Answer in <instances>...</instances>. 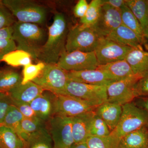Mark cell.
Here are the masks:
<instances>
[{
  "mask_svg": "<svg viewBox=\"0 0 148 148\" xmlns=\"http://www.w3.org/2000/svg\"><path fill=\"white\" fill-rule=\"evenodd\" d=\"M103 38L92 27L78 25L72 28L67 35L66 51H94Z\"/></svg>",
  "mask_w": 148,
  "mask_h": 148,
  "instance_id": "5",
  "label": "cell"
},
{
  "mask_svg": "<svg viewBox=\"0 0 148 148\" xmlns=\"http://www.w3.org/2000/svg\"><path fill=\"white\" fill-rule=\"evenodd\" d=\"M119 140L110 134L103 138L89 136L86 143L89 148H117Z\"/></svg>",
  "mask_w": 148,
  "mask_h": 148,
  "instance_id": "31",
  "label": "cell"
},
{
  "mask_svg": "<svg viewBox=\"0 0 148 148\" xmlns=\"http://www.w3.org/2000/svg\"><path fill=\"white\" fill-rule=\"evenodd\" d=\"M46 64L40 62L36 64H28L24 66L22 71V84L33 82L39 76L45 67Z\"/></svg>",
  "mask_w": 148,
  "mask_h": 148,
  "instance_id": "33",
  "label": "cell"
},
{
  "mask_svg": "<svg viewBox=\"0 0 148 148\" xmlns=\"http://www.w3.org/2000/svg\"><path fill=\"white\" fill-rule=\"evenodd\" d=\"M13 32L12 26L0 29V40L12 39Z\"/></svg>",
  "mask_w": 148,
  "mask_h": 148,
  "instance_id": "41",
  "label": "cell"
},
{
  "mask_svg": "<svg viewBox=\"0 0 148 148\" xmlns=\"http://www.w3.org/2000/svg\"><path fill=\"white\" fill-rule=\"evenodd\" d=\"M54 148H71L75 144L72 130V118L55 116L47 123Z\"/></svg>",
  "mask_w": 148,
  "mask_h": 148,
  "instance_id": "8",
  "label": "cell"
},
{
  "mask_svg": "<svg viewBox=\"0 0 148 148\" xmlns=\"http://www.w3.org/2000/svg\"><path fill=\"white\" fill-rule=\"evenodd\" d=\"M0 148H24V144L13 130L0 124Z\"/></svg>",
  "mask_w": 148,
  "mask_h": 148,
  "instance_id": "28",
  "label": "cell"
},
{
  "mask_svg": "<svg viewBox=\"0 0 148 148\" xmlns=\"http://www.w3.org/2000/svg\"><path fill=\"white\" fill-rule=\"evenodd\" d=\"M105 38L121 45L132 48H143L135 32L123 24L111 32Z\"/></svg>",
  "mask_w": 148,
  "mask_h": 148,
  "instance_id": "20",
  "label": "cell"
},
{
  "mask_svg": "<svg viewBox=\"0 0 148 148\" xmlns=\"http://www.w3.org/2000/svg\"><path fill=\"white\" fill-rule=\"evenodd\" d=\"M32 58L31 55L26 51L16 49L6 54L2 61L12 67H24L32 64Z\"/></svg>",
  "mask_w": 148,
  "mask_h": 148,
  "instance_id": "30",
  "label": "cell"
},
{
  "mask_svg": "<svg viewBox=\"0 0 148 148\" xmlns=\"http://www.w3.org/2000/svg\"><path fill=\"white\" fill-rule=\"evenodd\" d=\"M1 2L18 21L37 24H44L47 10L45 7L27 0H2Z\"/></svg>",
  "mask_w": 148,
  "mask_h": 148,
  "instance_id": "4",
  "label": "cell"
},
{
  "mask_svg": "<svg viewBox=\"0 0 148 148\" xmlns=\"http://www.w3.org/2000/svg\"><path fill=\"white\" fill-rule=\"evenodd\" d=\"M69 80L93 85L107 86L114 82L106 72L99 69L68 72Z\"/></svg>",
  "mask_w": 148,
  "mask_h": 148,
  "instance_id": "15",
  "label": "cell"
},
{
  "mask_svg": "<svg viewBox=\"0 0 148 148\" xmlns=\"http://www.w3.org/2000/svg\"><path fill=\"white\" fill-rule=\"evenodd\" d=\"M110 133L111 131L105 122L95 113L90 122L89 136L103 138L108 136Z\"/></svg>",
  "mask_w": 148,
  "mask_h": 148,
  "instance_id": "32",
  "label": "cell"
},
{
  "mask_svg": "<svg viewBox=\"0 0 148 148\" xmlns=\"http://www.w3.org/2000/svg\"><path fill=\"white\" fill-rule=\"evenodd\" d=\"M125 4L138 19L143 29L148 26V0H125Z\"/></svg>",
  "mask_w": 148,
  "mask_h": 148,
  "instance_id": "27",
  "label": "cell"
},
{
  "mask_svg": "<svg viewBox=\"0 0 148 148\" xmlns=\"http://www.w3.org/2000/svg\"><path fill=\"white\" fill-rule=\"evenodd\" d=\"M94 111L95 114L105 122L111 132L119 122L122 108V106L107 101L97 107Z\"/></svg>",
  "mask_w": 148,
  "mask_h": 148,
  "instance_id": "19",
  "label": "cell"
},
{
  "mask_svg": "<svg viewBox=\"0 0 148 148\" xmlns=\"http://www.w3.org/2000/svg\"><path fill=\"white\" fill-rule=\"evenodd\" d=\"M88 5L86 0H79L74 8V15L76 17L80 18L84 16L88 8Z\"/></svg>",
  "mask_w": 148,
  "mask_h": 148,
  "instance_id": "40",
  "label": "cell"
},
{
  "mask_svg": "<svg viewBox=\"0 0 148 148\" xmlns=\"http://www.w3.org/2000/svg\"><path fill=\"white\" fill-rule=\"evenodd\" d=\"M15 17L0 1V29L13 26Z\"/></svg>",
  "mask_w": 148,
  "mask_h": 148,
  "instance_id": "35",
  "label": "cell"
},
{
  "mask_svg": "<svg viewBox=\"0 0 148 148\" xmlns=\"http://www.w3.org/2000/svg\"><path fill=\"white\" fill-rule=\"evenodd\" d=\"M103 2L113 8L120 10L125 5V1L124 0H103Z\"/></svg>",
  "mask_w": 148,
  "mask_h": 148,
  "instance_id": "43",
  "label": "cell"
},
{
  "mask_svg": "<svg viewBox=\"0 0 148 148\" xmlns=\"http://www.w3.org/2000/svg\"><path fill=\"white\" fill-rule=\"evenodd\" d=\"M46 126V123L39 119H32L24 118L21 122V129L24 134L23 143L30 134L38 131Z\"/></svg>",
  "mask_w": 148,
  "mask_h": 148,
  "instance_id": "34",
  "label": "cell"
},
{
  "mask_svg": "<svg viewBox=\"0 0 148 148\" xmlns=\"http://www.w3.org/2000/svg\"><path fill=\"white\" fill-rule=\"evenodd\" d=\"M57 95L45 90L30 103L37 117L47 123L56 115Z\"/></svg>",
  "mask_w": 148,
  "mask_h": 148,
  "instance_id": "14",
  "label": "cell"
},
{
  "mask_svg": "<svg viewBox=\"0 0 148 148\" xmlns=\"http://www.w3.org/2000/svg\"><path fill=\"white\" fill-rule=\"evenodd\" d=\"M48 29L46 40L40 51L37 59L45 64H57L66 51L67 22L64 14L56 13L53 23Z\"/></svg>",
  "mask_w": 148,
  "mask_h": 148,
  "instance_id": "1",
  "label": "cell"
},
{
  "mask_svg": "<svg viewBox=\"0 0 148 148\" xmlns=\"http://www.w3.org/2000/svg\"><path fill=\"white\" fill-rule=\"evenodd\" d=\"M44 90L35 83L30 82L26 84H20L10 90L8 94L12 102L30 104Z\"/></svg>",
  "mask_w": 148,
  "mask_h": 148,
  "instance_id": "16",
  "label": "cell"
},
{
  "mask_svg": "<svg viewBox=\"0 0 148 148\" xmlns=\"http://www.w3.org/2000/svg\"><path fill=\"white\" fill-rule=\"evenodd\" d=\"M103 5V0L91 1L84 16L80 19L81 25L85 27H93L99 19Z\"/></svg>",
  "mask_w": 148,
  "mask_h": 148,
  "instance_id": "29",
  "label": "cell"
},
{
  "mask_svg": "<svg viewBox=\"0 0 148 148\" xmlns=\"http://www.w3.org/2000/svg\"><path fill=\"white\" fill-rule=\"evenodd\" d=\"M71 148H89L86 142L75 144L72 146Z\"/></svg>",
  "mask_w": 148,
  "mask_h": 148,
  "instance_id": "44",
  "label": "cell"
},
{
  "mask_svg": "<svg viewBox=\"0 0 148 148\" xmlns=\"http://www.w3.org/2000/svg\"><path fill=\"white\" fill-rule=\"evenodd\" d=\"M131 48L103 38L94 52L98 64L103 65L124 60Z\"/></svg>",
  "mask_w": 148,
  "mask_h": 148,
  "instance_id": "11",
  "label": "cell"
},
{
  "mask_svg": "<svg viewBox=\"0 0 148 148\" xmlns=\"http://www.w3.org/2000/svg\"><path fill=\"white\" fill-rule=\"evenodd\" d=\"M94 110L72 118V130L74 143L86 142L89 136L90 122L95 114Z\"/></svg>",
  "mask_w": 148,
  "mask_h": 148,
  "instance_id": "18",
  "label": "cell"
},
{
  "mask_svg": "<svg viewBox=\"0 0 148 148\" xmlns=\"http://www.w3.org/2000/svg\"><path fill=\"white\" fill-rule=\"evenodd\" d=\"M121 13L122 24L135 32L142 45L145 44L146 39L143 34V28L138 19L126 4L121 10Z\"/></svg>",
  "mask_w": 148,
  "mask_h": 148,
  "instance_id": "25",
  "label": "cell"
},
{
  "mask_svg": "<svg viewBox=\"0 0 148 148\" xmlns=\"http://www.w3.org/2000/svg\"><path fill=\"white\" fill-rule=\"evenodd\" d=\"M125 60L134 75L142 78L148 74V52L143 48H132Z\"/></svg>",
  "mask_w": 148,
  "mask_h": 148,
  "instance_id": "17",
  "label": "cell"
},
{
  "mask_svg": "<svg viewBox=\"0 0 148 148\" xmlns=\"http://www.w3.org/2000/svg\"><path fill=\"white\" fill-rule=\"evenodd\" d=\"M57 65L66 71H79L97 69L99 64L95 52L66 51Z\"/></svg>",
  "mask_w": 148,
  "mask_h": 148,
  "instance_id": "10",
  "label": "cell"
},
{
  "mask_svg": "<svg viewBox=\"0 0 148 148\" xmlns=\"http://www.w3.org/2000/svg\"><path fill=\"white\" fill-rule=\"evenodd\" d=\"M139 108L143 109L148 113V97H138L133 101Z\"/></svg>",
  "mask_w": 148,
  "mask_h": 148,
  "instance_id": "42",
  "label": "cell"
},
{
  "mask_svg": "<svg viewBox=\"0 0 148 148\" xmlns=\"http://www.w3.org/2000/svg\"><path fill=\"white\" fill-rule=\"evenodd\" d=\"M12 105L18 109L24 118L32 119H39L35 113L34 111L30 106V104L16 102H12Z\"/></svg>",
  "mask_w": 148,
  "mask_h": 148,
  "instance_id": "38",
  "label": "cell"
},
{
  "mask_svg": "<svg viewBox=\"0 0 148 148\" xmlns=\"http://www.w3.org/2000/svg\"><path fill=\"white\" fill-rule=\"evenodd\" d=\"M68 71L57 64H46L44 69L33 82L56 95H64L69 81Z\"/></svg>",
  "mask_w": 148,
  "mask_h": 148,
  "instance_id": "7",
  "label": "cell"
},
{
  "mask_svg": "<svg viewBox=\"0 0 148 148\" xmlns=\"http://www.w3.org/2000/svg\"><path fill=\"white\" fill-rule=\"evenodd\" d=\"M122 112L116 127L110 135L118 139L144 127H148V113L134 102L122 106Z\"/></svg>",
  "mask_w": 148,
  "mask_h": 148,
  "instance_id": "3",
  "label": "cell"
},
{
  "mask_svg": "<svg viewBox=\"0 0 148 148\" xmlns=\"http://www.w3.org/2000/svg\"><path fill=\"white\" fill-rule=\"evenodd\" d=\"M24 144V148H54L47 126L30 134Z\"/></svg>",
  "mask_w": 148,
  "mask_h": 148,
  "instance_id": "23",
  "label": "cell"
},
{
  "mask_svg": "<svg viewBox=\"0 0 148 148\" xmlns=\"http://www.w3.org/2000/svg\"><path fill=\"white\" fill-rule=\"evenodd\" d=\"M16 49V43L12 39L0 40V61L6 54Z\"/></svg>",
  "mask_w": 148,
  "mask_h": 148,
  "instance_id": "39",
  "label": "cell"
},
{
  "mask_svg": "<svg viewBox=\"0 0 148 148\" xmlns=\"http://www.w3.org/2000/svg\"><path fill=\"white\" fill-rule=\"evenodd\" d=\"M12 27V40L16 43V49L26 51L32 58L37 59L47 38L44 29L37 24L18 21Z\"/></svg>",
  "mask_w": 148,
  "mask_h": 148,
  "instance_id": "2",
  "label": "cell"
},
{
  "mask_svg": "<svg viewBox=\"0 0 148 148\" xmlns=\"http://www.w3.org/2000/svg\"><path fill=\"white\" fill-rule=\"evenodd\" d=\"M135 90L136 98L148 97V74L138 81Z\"/></svg>",
  "mask_w": 148,
  "mask_h": 148,
  "instance_id": "37",
  "label": "cell"
},
{
  "mask_svg": "<svg viewBox=\"0 0 148 148\" xmlns=\"http://www.w3.org/2000/svg\"><path fill=\"white\" fill-rule=\"evenodd\" d=\"M121 24V10L103 2L99 19L92 27L99 34L105 38Z\"/></svg>",
  "mask_w": 148,
  "mask_h": 148,
  "instance_id": "13",
  "label": "cell"
},
{
  "mask_svg": "<svg viewBox=\"0 0 148 148\" xmlns=\"http://www.w3.org/2000/svg\"><path fill=\"white\" fill-rule=\"evenodd\" d=\"M24 117L15 106L12 105L6 114L2 125L10 128L23 141L24 134L21 127V122Z\"/></svg>",
  "mask_w": 148,
  "mask_h": 148,
  "instance_id": "26",
  "label": "cell"
},
{
  "mask_svg": "<svg viewBox=\"0 0 148 148\" xmlns=\"http://www.w3.org/2000/svg\"><path fill=\"white\" fill-rule=\"evenodd\" d=\"M21 82L22 77L16 70L10 68L0 69V92L8 94Z\"/></svg>",
  "mask_w": 148,
  "mask_h": 148,
  "instance_id": "24",
  "label": "cell"
},
{
  "mask_svg": "<svg viewBox=\"0 0 148 148\" xmlns=\"http://www.w3.org/2000/svg\"><path fill=\"white\" fill-rule=\"evenodd\" d=\"M97 69L106 72L114 82L135 75L125 59L105 65H99Z\"/></svg>",
  "mask_w": 148,
  "mask_h": 148,
  "instance_id": "21",
  "label": "cell"
},
{
  "mask_svg": "<svg viewBox=\"0 0 148 148\" xmlns=\"http://www.w3.org/2000/svg\"><path fill=\"white\" fill-rule=\"evenodd\" d=\"M56 95L55 116L72 118L95 110L79 98L67 95Z\"/></svg>",
  "mask_w": 148,
  "mask_h": 148,
  "instance_id": "12",
  "label": "cell"
},
{
  "mask_svg": "<svg viewBox=\"0 0 148 148\" xmlns=\"http://www.w3.org/2000/svg\"><path fill=\"white\" fill-rule=\"evenodd\" d=\"M106 86L86 84L69 80L64 95L79 98L96 108L108 101Z\"/></svg>",
  "mask_w": 148,
  "mask_h": 148,
  "instance_id": "6",
  "label": "cell"
},
{
  "mask_svg": "<svg viewBox=\"0 0 148 148\" xmlns=\"http://www.w3.org/2000/svg\"><path fill=\"white\" fill-rule=\"evenodd\" d=\"M12 101L7 93L0 92V124H1Z\"/></svg>",
  "mask_w": 148,
  "mask_h": 148,
  "instance_id": "36",
  "label": "cell"
},
{
  "mask_svg": "<svg viewBox=\"0 0 148 148\" xmlns=\"http://www.w3.org/2000/svg\"><path fill=\"white\" fill-rule=\"evenodd\" d=\"M141 78L134 75L108 85L106 86L108 102L121 106L133 102L136 98L135 85Z\"/></svg>",
  "mask_w": 148,
  "mask_h": 148,
  "instance_id": "9",
  "label": "cell"
},
{
  "mask_svg": "<svg viewBox=\"0 0 148 148\" xmlns=\"http://www.w3.org/2000/svg\"><path fill=\"white\" fill-rule=\"evenodd\" d=\"M143 34L146 39L148 41V26L143 29Z\"/></svg>",
  "mask_w": 148,
  "mask_h": 148,
  "instance_id": "45",
  "label": "cell"
},
{
  "mask_svg": "<svg viewBox=\"0 0 148 148\" xmlns=\"http://www.w3.org/2000/svg\"><path fill=\"white\" fill-rule=\"evenodd\" d=\"M117 148H148V127H142L123 136Z\"/></svg>",
  "mask_w": 148,
  "mask_h": 148,
  "instance_id": "22",
  "label": "cell"
}]
</instances>
